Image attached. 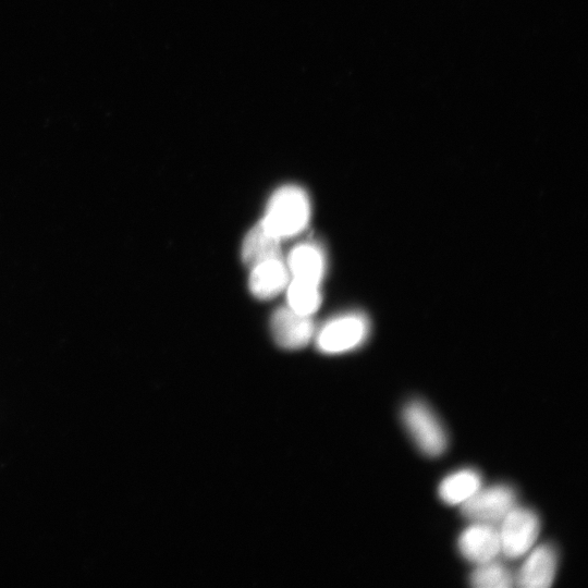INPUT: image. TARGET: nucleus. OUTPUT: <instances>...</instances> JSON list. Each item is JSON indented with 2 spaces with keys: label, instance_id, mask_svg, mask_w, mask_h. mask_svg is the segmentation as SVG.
<instances>
[{
  "label": "nucleus",
  "instance_id": "obj_3",
  "mask_svg": "<svg viewBox=\"0 0 588 588\" xmlns=\"http://www.w3.org/2000/svg\"><path fill=\"white\" fill-rule=\"evenodd\" d=\"M497 526L501 555L515 560L534 547L540 531V519L531 509L515 505Z\"/></svg>",
  "mask_w": 588,
  "mask_h": 588
},
{
  "label": "nucleus",
  "instance_id": "obj_7",
  "mask_svg": "<svg viewBox=\"0 0 588 588\" xmlns=\"http://www.w3.org/2000/svg\"><path fill=\"white\" fill-rule=\"evenodd\" d=\"M516 574L514 585L520 588H549L558 569V552L550 543L532 547Z\"/></svg>",
  "mask_w": 588,
  "mask_h": 588
},
{
  "label": "nucleus",
  "instance_id": "obj_6",
  "mask_svg": "<svg viewBox=\"0 0 588 588\" xmlns=\"http://www.w3.org/2000/svg\"><path fill=\"white\" fill-rule=\"evenodd\" d=\"M470 523L458 536L460 554L475 565L497 560L501 555L498 526L478 522Z\"/></svg>",
  "mask_w": 588,
  "mask_h": 588
},
{
  "label": "nucleus",
  "instance_id": "obj_2",
  "mask_svg": "<svg viewBox=\"0 0 588 588\" xmlns=\"http://www.w3.org/2000/svg\"><path fill=\"white\" fill-rule=\"evenodd\" d=\"M401 419L412 440L425 455L436 457L446 450V430L427 403L418 399L409 400L402 407Z\"/></svg>",
  "mask_w": 588,
  "mask_h": 588
},
{
  "label": "nucleus",
  "instance_id": "obj_13",
  "mask_svg": "<svg viewBox=\"0 0 588 588\" xmlns=\"http://www.w3.org/2000/svg\"><path fill=\"white\" fill-rule=\"evenodd\" d=\"M320 283L292 278L286 286L287 306L294 311L311 316L321 304Z\"/></svg>",
  "mask_w": 588,
  "mask_h": 588
},
{
  "label": "nucleus",
  "instance_id": "obj_9",
  "mask_svg": "<svg viewBox=\"0 0 588 588\" xmlns=\"http://www.w3.org/2000/svg\"><path fill=\"white\" fill-rule=\"evenodd\" d=\"M289 281L290 271L282 258H279L250 268L248 285L255 297L270 299L286 289Z\"/></svg>",
  "mask_w": 588,
  "mask_h": 588
},
{
  "label": "nucleus",
  "instance_id": "obj_14",
  "mask_svg": "<svg viewBox=\"0 0 588 588\" xmlns=\"http://www.w3.org/2000/svg\"><path fill=\"white\" fill-rule=\"evenodd\" d=\"M468 579L476 588H509L514 585V574L498 559L476 565Z\"/></svg>",
  "mask_w": 588,
  "mask_h": 588
},
{
  "label": "nucleus",
  "instance_id": "obj_5",
  "mask_svg": "<svg viewBox=\"0 0 588 588\" xmlns=\"http://www.w3.org/2000/svg\"><path fill=\"white\" fill-rule=\"evenodd\" d=\"M515 505V489L506 483H495L481 487L461 505V513L469 522L498 525Z\"/></svg>",
  "mask_w": 588,
  "mask_h": 588
},
{
  "label": "nucleus",
  "instance_id": "obj_10",
  "mask_svg": "<svg viewBox=\"0 0 588 588\" xmlns=\"http://www.w3.org/2000/svg\"><path fill=\"white\" fill-rule=\"evenodd\" d=\"M281 241L259 221L243 240V262L250 269L264 261L282 258Z\"/></svg>",
  "mask_w": 588,
  "mask_h": 588
},
{
  "label": "nucleus",
  "instance_id": "obj_12",
  "mask_svg": "<svg viewBox=\"0 0 588 588\" xmlns=\"http://www.w3.org/2000/svg\"><path fill=\"white\" fill-rule=\"evenodd\" d=\"M286 267L292 278L320 283L326 271L324 254L316 244H298L290 252Z\"/></svg>",
  "mask_w": 588,
  "mask_h": 588
},
{
  "label": "nucleus",
  "instance_id": "obj_8",
  "mask_svg": "<svg viewBox=\"0 0 588 588\" xmlns=\"http://www.w3.org/2000/svg\"><path fill=\"white\" fill-rule=\"evenodd\" d=\"M270 327L275 343L285 350L305 347L316 333L311 316L301 315L289 306L273 313Z\"/></svg>",
  "mask_w": 588,
  "mask_h": 588
},
{
  "label": "nucleus",
  "instance_id": "obj_1",
  "mask_svg": "<svg viewBox=\"0 0 588 588\" xmlns=\"http://www.w3.org/2000/svg\"><path fill=\"white\" fill-rule=\"evenodd\" d=\"M310 219V201L307 193L296 185L278 188L267 204L264 225L280 240L303 232Z\"/></svg>",
  "mask_w": 588,
  "mask_h": 588
},
{
  "label": "nucleus",
  "instance_id": "obj_4",
  "mask_svg": "<svg viewBox=\"0 0 588 588\" xmlns=\"http://www.w3.org/2000/svg\"><path fill=\"white\" fill-rule=\"evenodd\" d=\"M369 334V321L360 313L338 316L316 333V346L324 354H343L359 347Z\"/></svg>",
  "mask_w": 588,
  "mask_h": 588
},
{
  "label": "nucleus",
  "instance_id": "obj_11",
  "mask_svg": "<svg viewBox=\"0 0 588 588\" xmlns=\"http://www.w3.org/2000/svg\"><path fill=\"white\" fill-rule=\"evenodd\" d=\"M482 487L480 473L470 467L446 475L439 483L438 495L448 505H462Z\"/></svg>",
  "mask_w": 588,
  "mask_h": 588
}]
</instances>
